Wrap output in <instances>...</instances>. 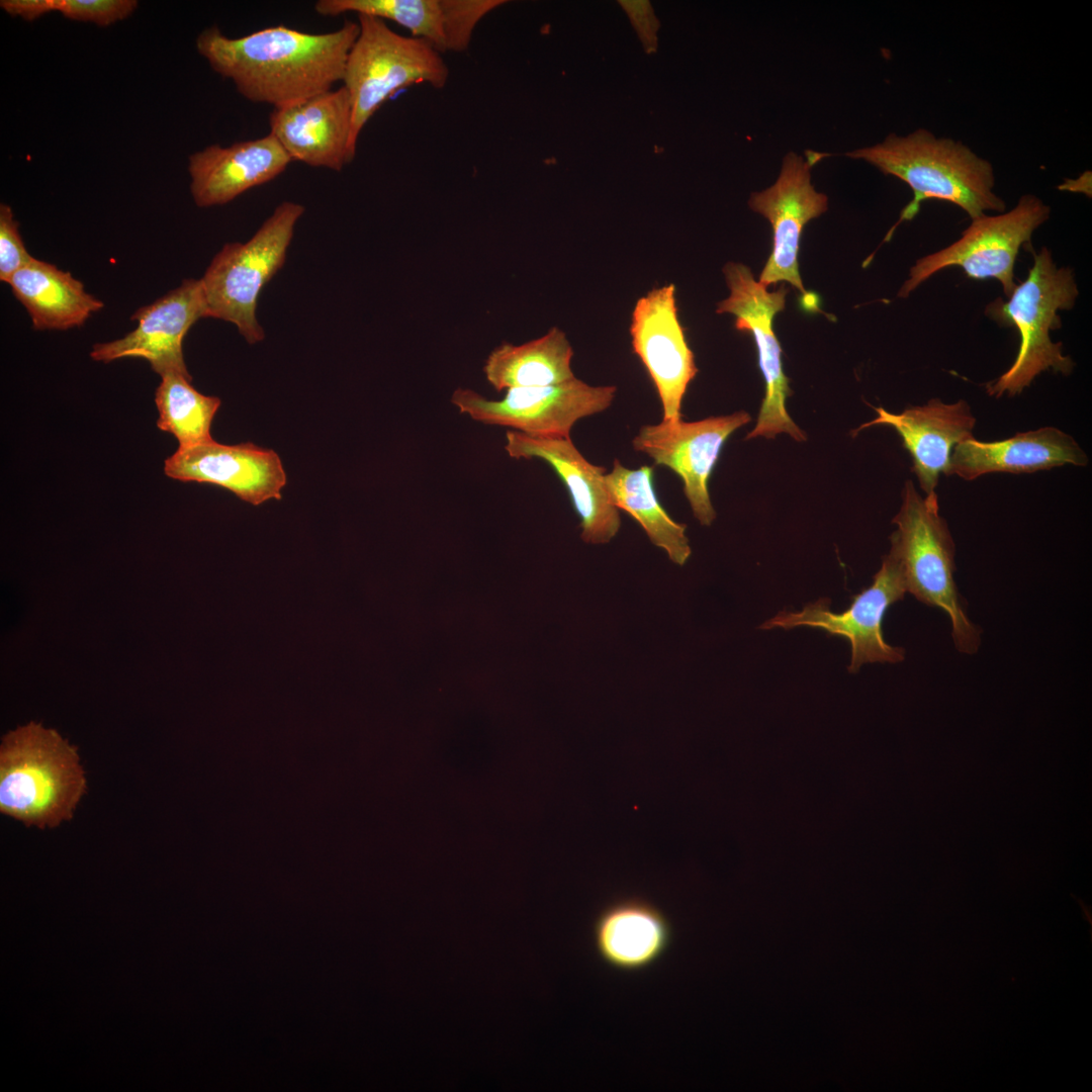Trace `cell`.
Wrapping results in <instances>:
<instances>
[{
  "label": "cell",
  "mask_w": 1092,
  "mask_h": 1092,
  "mask_svg": "<svg viewBox=\"0 0 1092 1092\" xmlns=\"http://www.w3.org/2000/svg\"><path fill=\"white\" fill-rule=\"evenodd\" d=\"M505 3L504 0H320L314 9L323 16L354 12L391 20L443 55L466 51L479 21Z\"/></svg>",
  "instance_id": "19"
},
{
  "label": "cell",
  "mask_w": 1092,
  "mask_h": 1092,
  "mask_svg": "<svg viewBox=\"0 0 1092 1092\" xmlns=\"http://www.w3.org/2000/svg\"><path fill=\"white\" fill-rule=\"evenodd\" d=\"M358 33V22L351 20L325 33L278 25L240 37H229L213 26L197 36L196 48L246 99L282 108L342 82Z\"/></svg>",
  "instance_id": "1"
},
{
  "label": "cell",
  "mask_w": 1092,
  "mask_h": 1092,
  "mask_svg": "<svg viewBox=\"0 0 1092 1092\" xmlns=\"http://www.w3.org/2000/svg\"><path fill=\"white\" fill-rule=\"evenodd\" d=\"M750 420L744 411L696 422L662 420L641 427L632 446L681 478L695 518L701 525L710 526L716 512L709 495V477L726 440Z\"/></svg>",
  "instance_id": "12"
},
{
  "label": "cell",
  "mask_w": 1092,
  "mask_h": 1092,
  "mask_svg": "<svg viewBox=\"0 0 1092 1092\" xmlns=\"http://www.w3.org/2000/svg\"><path fill=\"white\" fill-rule=\"evenodd\" d=\"M38 331L81 327L104 303L70 272L33 258L7 282Z\"/></svg>",
  "instance_id": "24"
},
{
  "label": "cell",
  "mask_w": 1092,
  "mask_h": 1092,
  "mask_svg": "<svg viewBox=\"0 0 1092 1092\" xmlns=\"http://www.w3.org/2000/svg\"><path fill=\"white\" fill-rule=\"evenodd\" d=\"M1078 296L1072 269L1057 267L1044 247L1034 254L1027 278L1015 287L1008 300L997 298L986 307L990 318L1003 327H1015L1020 337L1013 364L986 384L990 396L1016 395L1043 371L1064 375L1073 371V360L1063 354L1061 342H1052L1050 332L1062 326L1058 311L1071 309Z\"/></svg>",
  "instance_id": "4"
},
{
  "label": "cell",
  "mask_w": 1092,
  "mask_h": 1092,
  "mask_svg": "<svg viewBox=\"0 0 1092 1092\" xmlns=\"http://www.w3.org/2000/svg\"><path fill=\"white\" fill-rule=\"evenodd\" d=\"M634 353L645 366L662 405L663 421L681 420V402L698 372L680 325L672 283L640 297L631 315Z\"/></svg>",
  "instance_id": "15"
},
{
  "label": "cell",
  "mask_w": 1092,
  "mask_h": 1092,
  "mask_svg": "<svg viewBox=\"0 0 1092 1092\" xmlns=\"http://www.w3.org/2000/svg\"><path fill=\"white\" fill-rule=\"evenodd\" d=\"M77 747L55 729L29 722L5 734L0 747V811L26 826L70 820L86 792Z\"/></svg>",
  "instance_id": "3"
},
{
  "label": "cell",
  "mask_w": 1092,
  "mask_h": 1092,
  "mask_svg": "<svg viewBox=\"0 0 1092 1092\" xmlns=\"http://www.w3.org/2000/svg\"><path fill=\"white\" fill-rule=\"evenodd\" d=\"M1050 206L1034 195L1020 197L1015 207L998 215L984 214L972 219L961 239L950 246L920 258L911 267L909 278L898 296L907 297L917 286L938 271L951 266L963 268L973 279H996L1006 296L1017 284L1014 265L1020 248L1050 216Z\"/></svg>",
  "instance_id": "8"
},
{
  "label": "cell",
  "mask_w": 1092,
  "mask_h": 1092,
  "mask_svg": "<svg viewBox=\"0 0 1092 1092\" xmlns=\"http://www.w3.org/2000/svg\"><path fill=\"white\" fill-rule=\"evenodd\" d=\"M0 6L11 16H19L28 21L56 11L55 0H2Z\"/></svg>",
  "instance_id": "31"
},
{
  "label": "cell",
  "mask_w": 1092,
  "mask_h": 1092,
  "mask_svg": "<svg viewBox=\"0 0 1092 1092\" xmlns=\"http://www.w3.org/2000/svg\"><path fill=\"white\" fill-rule=\"evenodd\" d=\"M269 126L291 161L341 171L355 158L350 147L352 103L344 86L273 108Z\"/></svg>",
  "instance_id": "18"
},
{
  "label": "cell",
  "mask_w": 1092,
  "mask_h": 1092,
  "mask_svg": "<svg viewBox=\"0 0 1092 1092\" xmlns=\"http://www.w3.org/2000/svg\"><path fill=\"white\" fill-rule=\"evenodd\" d=\"M861 159L885 175L904 181L913 191V199L904 207L885 242L904 220H911L922 201L937 199L951 202L974 219L986 211L1003 212L1004 201L994 191L995 177L991 163L962 142L936 138L919 128L906 136L890 133L873 147L846 153Z\"/></svg>",
  "instance_id": "2"
},
{
  "label": "cell",
  "mask_w": 1092,
  "mask_h": 1092,
  "mask_svg": "<svg viewBox=\"0 0 1092 1092\" xmlns=\"http://www.w3.org/2000/svg\"><path fill=\"white\" fill-rule=\"evenodd\" d=\"M622 6L627 10L636 28L639 31L644 43H653L654 32L656 31V18L653 16L652 10L648 2L632 1L622 2Z\"/></svg>",
  "instance_id": "30"
},
{
  "label": "cell",
  "mask_w": 1092,
  "mask_h": 1092,
  "mask_svg": "<svg viewBox=\"0 0 1092 1092\" xmlns=\"http://www.w3.org/2000/svg\"><path fill=\"white\" fill-rule=\"evenodd\" d=\"M723 273L729 295L718 303L716 311L734 315L735 328L753 336L765 383L756 425L746 439L774 438L786 433L797 441H804L805 433L795 424L786 407L791 390L783 371L781 345L772 329L774 317L784 309L789 289L782 285L775 291H768L741 263H727Z\"/></svg>",
  "instance_id": "9"
},
{
  "label": "cell",
  "mask_w": 1092,
  "mask_h": 1092,
  "mask_svg": "<svg viewBox=\"0 0 1092 1092\" xmlns=\"http://www.w3.org/2000/svg\"><path fill=\"white\" fill-rule=\"evenodd\" d=\"M893 523L897 530L891 536L890 551L898 560L906 592L944 611L951 623L957 649L975 653L980 631L968 618L954 583L956 548L947 524L939 514L936 492L923 497L912 480H907Z\"/></svg>",
  "instance_id": "5"
},
{
  "label": "cell",
  "mask_w": 1092,
  "mask_h": 1092,
  "mask_svg": "<svg viewBox=\"0 0 1092 1092\" xmlns=\"http://www.w3.org/2000/svg\"><path fill=\"white\" fill-rule=\"evenodd\" d=\"M291 159L270 132L229 147L209 146L189 157L190 192L198 207L225 204L265 184L287 168Z\"/></svg>",
  "instance_id": "21"
},
{
  "label": "cell",
  "mask_w": 1092,
  "mask_h": 1092,
  "mask_svg": "<svg viewBox=\"0 0 1092 1092\" xmlns=\"http://www.w3.org/2000/svg\"><path fill=\"white\" fill-rule=\"evenodd\" d=\"M165 474L180 481L209 483L231 490L254 506L281 499L286 473L278 454L253 443L225 445L213 439L178 448L164 463Z\"/></svg>",
  "instance_id": "16"
},
{
  "label": "cell",
  "mask_w": 1092,
  "mask_h": 1092,
  "mask_svg": "<svg viewBox=\"0 0 1092 1092\" xmlns=\"http://www.w3.org/2000/svg\"><path fill=\"white\" fill-rule=\"evenodd\" d=\"M827 156L811 150L805 152V158L789 153L775 184L750 196V208L763 215L774 232L772 251L758 278L765 287L787 282L807 294L799 273L798 252L806 223L828 208L827 196L817 192L811 183L812 167Z\"/></svg>",
  "instance_id": "13"
},
{
  "label": "cell",
  "mask_w": 1092,
  "mask_h": 1092,
  "mask_svg": "<svg viewBox=\"0 0 1092 1092\" xmlns=\"http://www.w3.org/2000/svg\"><path fill=\"white\" fill-rule=\"evenodd\" d=\"M357 16L359 33L342 80L352 103L350 147L354 156L364 126L390 96L416 84L443 88L449 78L442 54L428 41L399 34L380 18Z\"/></svg>",
  "instance_id": "6"
},
{
  "label": "cell",
  "mask_w": 1092,
  "mask_h": 1092,
  "mask_svg": "<svg viewBox=\"0 0 1092 1092\" xmlns=\"http://www.w3.org/2000/svg\"><path fill=\"white\" fill-rule=\"evenodd\" d=\"M304 206L284 201L245 243H228L200 278L206 317L234 324L249 344L265 338L256 311L264 286L283 266Z\"/></svg>",
  "instance_id": "7"
},
{
  "label": "cell",
  "mask_w": 1092,
  "mask_h": 1092,
  "mask_svg": "<svg viewBox=\"0 0 1092 1092\" xmlns=\"http://www.w3.org/2000/svg\"><path fill=\"white\" fill-rule=\"evenodd\" d=\"M189 379L180 374H167L155 392L159 413L157 426L172 434L179 448H187L211 440L210 427L220 399L196 390Z\"/></svg>",
  "instance_id": "27"
},
{
  "label": "cell",
  "mask_w": 1092,
  "mask_h": 1092,
  "mask_svg": "<svg viewBox=\"0 0 1092 1092\" xmlns=\"http://www.w3.org/2000/svg\"><path fill=\"white\" fill-rule=\"evenodd\" d=\"M505 450L514 459L537 458L551 466L569 492L583 542L606 544L616 537L621 519L608 497L606 469L587 461L570 437H537L509 430Z\"/></svg>",
  "instance_id": "17"
},
{
  "label": "cell",
  "mask_w": 1092,
  "mask_h": 1092,
  "mask_svg": "<svg viewBox=\"0 0 1092 1092\" xmlns=\"http://www.w3.org/2000/svg\"><path fill=\"white\" fill-rule=\"evenodd\" d=\"M616 392L614 385H589L574 377L553 385L511 388L500 399L459 387L451 402L459 413L485 425L530 436L569 438L576 422L607 410Z\"/></svg>",
  "instance_id": "10"
},
{
  "label": "cell",
  "mask_w": 1092,
  "mask_h": 1092,
  "mask_svg": "<svg viewBox=\"0 0 1092 1092\" xmlns=\"http://www.w3.org/2000/svg\"><path fill=\"white\" fill-rule=\"evenodd\" d=\"M653 472L651 466L629 469L615 459L604 476L608 497L614 507L639 523L653 545L681 566L692 553L687 526L674 521L660 505L653 488Z\"/></svg>",
  "instance_id": "26"
},
{
  "label": "cell",
  "mask_w": 1092,
  "mask_h": 1092,
  "mask_svg": "<svg viewBox=\"0 0 1092 1092\" xmlns=\"http://www.w3.org/2000/svg\"><path fill=\"white\" fill-rule=\"evenodd\" d=\"M599 958L624 973H637L654 965L668 949L672 931L664 913L640 897L608 904L593 928Z\"/></svg>",
  "instance_id": "23"
},
{
  "label": "cell",
  "mask_w": 1092,
  "mask_h": 1092,
  "mask_svg": "<svg viewBox=\"0 0 1092 1092\" xmlns=\"http://www.w3.org/2000/svg\"><path fill=\"white\" fill-rule=\"evenodd\" d=\"M33 258L25 248L19 232V223L15 219L11 207L1 203L0 280L7 283L18 270L26 266Z\"/></svg>",
  "instance_id": "29"
},
{
  "label": "cell",
  "mask_w": 1092,
  "mask_h": 1092,
  "mask_svg": "<svg viewBox=\"0 0 1092 1092\" xmlns=\"http://www.w3.org/2000/svg\"><path fill=\"white\" fill-rule=\"evenodd\" d=\"M875 411L877 418L861 425L858 431L875 425L892 427L909 452L912 470L926 494L935 492L941 473L946 475L954 447L974 437L976 418L963 399L945 403L932 398L924 405L912 406L900 414L883 407Z\"/></svg>",
  "instance_id": "20"
},
{
  "label": "cell",
  "mask_w": 1092,
  "mask_h": 1092,
  "mask_svg": "<svg viewBox=\"0 0 1092 1092\" xmlns=\"http://www.w3.org/2000/svg\"><path fill=\"white\" fill-rule=\"evenodd\" d=\"M135 0H55L56 11L66 18L107 26L129 16Z\"/></svg>",
  "instance_id": "28"
},
{
  "label": "cell",
  "mask_w": 1092,
  "mask_h": 1092,
  "mask_svg": "<svg viewBox=\"0 0 1092 1092\" xmlns=\"http://www.w3.org/2000/svg\"><path fill=\"white\" fill-rule=\"evenodd\" d=\"M905 582L896 556L890 551L883 559L873 583L852 598L842 613L830 610V601L819 599L801 611H782L759 626L761 630L799 626L819 628L830 635L846 638L850 643L849 672H856L864 663H897L904 659V649L888 644L883 636L882 622L888 608L904 598Z\"/></svg>",
  "instance_id": "11"
},
{
  "label": "cell",
  "mask_w": 1092,
  "mask_h": 1092,
  "mask_svg": "<svg viewBox=\"0 0 1092 1092\" xmlns=\"http://www.w3.org/2000/svg\"><path fill=\"white\" fill-rule=\"evenodd\" d=\"M206 317V306L200 279H185L182 283L141 306L131 315L136 327L123 337L93 345L90 357L109 363L122 358H143L161 377L180 374L192 379L184 356L183 341L191 327Z\"/></svg>",
  "instance_id": "14"
},
{
  "label": "cell",
  "mask_w": 1092,
  "mask_h": 1092,
  "mask_svg": "<svg viewBox=\"0 0 1092 1092\" xmlns=\"http://www.w3.org/2000/svg\"><path fill=\"white\" fill-rule=\"evenodd\" d=\"M1066 464L1086 466L1087 454L1072 436L1043 427L1001 441L964 440L952 451L946 475L973 480L987 473H1031Z\"/></svg>",
  "instance_id": "22"
},
{
  "label": "cell",
  "mask_w": 1092,
  "mask_h": 1092,
  "mask_svg": "<svg viewBox=\"0 0 1092 1092\" xmlns=\"http://www.w3.org/2000/svg\"><path fill=\"white\" fill-rule=\"evenodd\" d=\"M572 347L558 328L521 345L505 343L487 356L483 373L498 392L511 388L547 386L574 378Z\"/></svg>",
  "instance_id": "25"
}]
</instances>
